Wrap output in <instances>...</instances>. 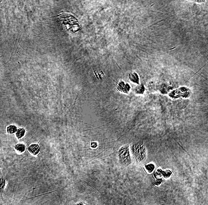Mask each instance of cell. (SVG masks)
Here are the masks:
<instances>
[{
  "mask_svg": "<svg viewBox=\"0 0 208 205\" xmlns=\"http://www.w3.org/2000/svg\"><path fill=\"white\" fill-rule=\"evenodd\" d=\"M58 19L65 29L70 33L77 32L80 28L77 20L70 14L66 12L60 14L58 15Z\"/></svg>",
  "mask_w": 208,
  "mask_h": 205,
  "instance_id": "cell-1",
  "label": "cell"
},
{
  "mask_svg": "<svg viewBox=\"0 0 208 205\" xmlns=\"http://www.w3.org/2000/svg\"><path fill=\"white\" fill-rule=\"evenodd\" d=\"M131 151L136 162H141L144 160L147 157V150L142 143H137L131 147Z\"/></svg>",
  "mask_w": 208,
  "mask_h": 205,
  "instance_id": "cell-2",
  "label": "cell"
},
{
  "mask_svg": "<svg viewBox=\"0 0 208 205\" xmlns=\"http://www.w3.org/2000/svg\"><path fill=\"white\" fill-rule=\"evenodd\" d=\"M118 159L120 163L124 166H129L131 163V158L129 146H122L118 151Z\"/></svg>",
  "mask_w": 208,
  "mask_h": 205,
  "instance_id": "cell-3",
  "label": "cell"
},
{
  "mask_svg": "<svg viewBox=\"0 0 208 205\" xmlns=\"http://www.w3.org/2000/svg\"><path fill=\"white\" fill-rule=\"evenodd\" d=\"M130 86L125 81H119L117 84V89L123 93H128L130 90Z\"/></svg>",
  "mask_w": 208,
  "mask_h": 205,
  "instance_id": "cell-4",
  "label": "cell"
},
{
  "mask_svg": "<svg viewBox=\"0 0 208 205\" xmlns=\"http://www.w3.org/2000/svg\"><path fill=\"white\" fill-rule=\"evenodd\" d=\"M178 89L179 90L180 97H182L184 98H187L190 96L191 92L189 88H187L186 87H181Z\"/></svg>",
  "mask_w": 208,
  "mask_h": 205,
  "instance_id": "cell-5",
  "label": "cell"
},
{
  "mask_svg": "<svg viewBox=\"0 0 208 205\" xmlns=\"http://www.w3.org/2000/svg\"><path fill=\"white\" fill-rule=\"evenodd\" d=\"M171 89V88H170V86L166 84H163L158 87V89L159 90L160 92L163 95H166L168 93Z\"/></svg>",
  "mask_w": 208,
  "mask_h": 205,
  "instance_id": "cell-6",
  "label": "cell"
},
{
  "mask_svg": "<svg viewBox=\"0 0 208 205\" xmlns=\"http://www.w3.org/2000/svg\"><path fill=\"white\" fill-rule=\"evenodd\" d=\"M28 150L31 154L36 155L40 151V147L37 144H32L29 147Z\"/></svg>",
  "mask_w": 208,
  "mask_h": 205,
  "instance_id": "cell-7",
  "label": "cell"
},
{
  "mask_svg": "<svg viewBox=\"0 0 208 205\" xmlns=\"http://www.w3.org/2000/svg\"><path fill=\"white\" fill-rule=\"evenodd\" d=\"M129 79L130 80L135 83V84H139V81L140 79L138 77V75L136 73H131L129 74Z\"/></svg>",
  "mask_w": 208,
  "mask_h": 205,
  "instance_id": "cell-8",
  "label": "cell"
},
{
  "mask_svg": "<svg viewBox=\"0 0 208 205\" xmlns=\"http://www.w3.org/2000/svg\"><path fill=\"white\" fill-rule=\"evenodd\" d=\"M169 95L170 97H171L173 99H177V98H179L180 97L178 89H175V90H172L171 92H170L169 93Z\"/></svg>",
  "mask_w": 208,
  "mask_h": 205,
  "instance_id": "cell-9",
  "label": "cell"
},
{
  "mask_svg": "<svg viewBox=\"0 0 208 205\" xmlns=\"http://www.w3.org/2000/svg\"><path fill=\"white\" fill-rule=\"evenodd\" d=\"M145 91V87L143 85H140L137 86L135 89V92L136 94L141 95L143 94Z\"/></svg>",
  "mask_w": 208,
  "mask_h": 205,
  "instance_id": "cell-10",
  "label": "cell"
},
{
  "mask_svg": "<svg viewBox=\"0 0 208 205\" xmlns=\"http://www.w3.org/2000/svg\"><path fill=\"white\" fill-rule=\"evenodd\" d=\"M145 169L148 173H152L155 169V165L153 163H149L145 166Z\"/></svg>",
  "mask_w": 208,
  "mask_h": 205,
  "instance_id": "cell-11",
  "label": "cell"
},
{
  "mask_svg": "<svg viewBox=\"0 0 208 205\" xmlns=\"http://www.w3.org/2000/svg\"><path fill=\"white\" fill-rule=\"evenodd\" d=\"M172 175V171L170 170H162V176L164 177L166 179L169 178Z\"/></svg>",
  "mask_w": 208,
  "mask_h": 205,
  "instance_id": "cell-12",
  "label": "cell"
},
{
  "mask_svg": "<svg viewBox=\"0 0 208 205\" xmlns=\"http://www.w3.org/2000/svg\"><path fill=\"white\" fill-rule=\"evenodd\" d=\"M15 148L16 149V150L18 151L20 153H23L24 151L25 150V146L23 144H19L17 145H16L15 147Z\"/></svg>",
  "mask_w": 208,
  "mask_h": 205,
  "instance_id": "cell-13",
  "label": "cell"
},
{
  "mask_svg": "<svg viewBox=\"0 0 208 205\" xmlns=\"http://www.w3.org/2000/svg\"><path fill=\"white\" fill-rule=\"evenodd\" d=\"M17 127H16L15 125H10L9 127H7V132L9 134H14V133L17 131Z\"/></svg>",
  "mask_w": 208,
  "mask_h": 205,
  "instance_id": "cell-14",
  "label": "cell"
},
{
  "mask_svg": "<svg viewBox=\"0 0 208 205\" xmlns=\"http://www.w3.org/2000/svg\"><path fill=\"white\" fill-rule=\"evenodd\" d=\"M25 134V130L24 128H20L17 130V134H16V136L18 138H22Z\"/></svg>",
  "mask_w": 208,
  "mask_h": 205,
  "instance_id": "cell-15",
  "label": "cell"
},
{
  "mask_svg": "<svg viewBox=\"0 0 208 205\" xmlns=\"http://www.w3.org/2000/svg\"><path fill=\"white\" fill-rule=\"evenodd\" d=\"M154 184L156 186H159L161 185V184L163 183V179L161 177H155V180H154Z\"/></svg>",
  "mask_w": 208,
  "mask_h": 205,
  "instance_id": "cell-16",
  "label": "cell"
},
{
  "mask_svg": "<svg viewBox=\"0 0 208 205\" xmlns=\"http://www.w3.org/2000/svg\"><path fill=\"white\" fill-rule=\"evenodd\" d=\"M162 170L161 168L157 169L154 173V177H161L162 176Z\"/></svg>",
  "mask_w": 208,
  "mask_h": 205,
  "instance_id": "cell-17",
  "label": "cell"
},
{
  "mask_svg": "<svg viewBox=\"0 0 208 205\" xmlns=\"http://www.w3.org/2000/svg\"><path fill=\"white\" fill-rule=\"evenodd\" d=\"M5 186V180L3 179H0V191H2Z\"/></svg>",
  "mask_w": 208,
  "mask_h": 205,
  "instance_id": "cell-18",
  "label": "cell"
},
{
  "mask_svg": "<svg viewBox=\"0 0 208 205\" xmlns=\"http://www.w3.org/2000/svg\"><path fill=\"white\" fill-rule=\"evenodd\" d=\"M91 147L92 148H96V147H97V146H98V145H97V143H91Z\"/></svg>",
  "mask_w": 208,
  "mask_h": 205,
  "instance_id": "cell-19",
  "label": "cell"
}]
</instances>
